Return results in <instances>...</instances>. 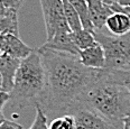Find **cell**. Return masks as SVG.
<instances>
[{"instance_id":"7","label":"cell","mask_w":130,"mask_h":129,"mask_svg":"<svg viewBox=\"0 0 130 129\" xmlns=\"http://www.w3.org/2000/svg\"><path fill=\"white\" fill-rule=\"evenodd\" d=\"M86 2L94 31H101L105 27L108 18L115 12L103 0H86Z\"/></svg>"},{"instance_id":"5","label":"cell","mask_w":130,"mask_h":129,"mask_svg":"<svg viewBox=\"0 0 130 129\" xmlns=\"http://www.w3.org/2000/svg\"><path fill=\"white\" fill-rule=\"evenodd\" d=\"M46 28V41H50L57 33L72 31L65 18L62 0H39Z\"/></svg>"},{"instance_id":"24","label":"cell","mask_w":130,"mask_h":129,"mask_svg":"<svg viewBox=\"0 0 130 129\" xmlns=\"http://www.w3.org/2000/svg\"><path fill=\"white\" fill-rule=\"evenodd\" d=\"M8 10H9V8H7L6 6H5L4 1H2V0H0V19H1V18H4L5 16H6V14L8 12Z\"/></svg>"},{"instance_id":"26","label":"cell","mask_w":130,"mask_h":129,"mask_svg":"<svg viewBox=\"0 0 130 129\" xmlns=\"http://www.w3.org/2000/svg\"><path fill=\"white\" fill-rule=\"evenodd\" d=\"M0 91H2V77H1V74H0Z\"/></svg>"},{"instance_id":"8","label":"cell","mask_w":130,"mask_h":129,"mask_svg":"<svg viewBox=\"0 0 130 129\" xmlns=\"http://www.w3.org/2000/svg\"><path fill=\"white\" fill-rule=\"evenodd\" d=\"M20 62V60L11 57L7 54H2L0 56V74L2 77V91L4 92H11Z\"/></svg>"},{"instance_id":"11","label":"cell","mask_w":130,"mask_h":129,"mask_svg":"<svg viewBox=\"0 0 130 129\" xmlns=\"http://www.w3.org/2000/svg\"><path fill=\"white\" fill-rule=\"evenodd\" d=\"M80 61L86 68L94 70H104L105 69V56L103 48L99 44L94 47L88 48L84 51H80Z\"/></svg>"},{"instance_id":"20","label":"cell","mask_w":130,"mask_h":129,"mask_svg":"<svg viewBox=\"0 0 130 129\" xmlns=\"http://www.w3.org/2000/svg\"><path fill=\"white\" fill-rule=\"evenodd\" d=\"M0 129H24V127L16 121H11V120L6 119L0 125Z\"/></svg>"},{"instance_id":"1","label":"cell","mask_w":130,"mask_h":129,"mask_svg":"<svg viewBox=\"0 0 130 129\" xmlns=\"http://www.w3.org/2000/svg\"><path fill=\"white\" fill-rule=\"evenodd\" d=\"M37 51L45 70V88L35 106H39L47 118L70 115L101 70L86 68L80 57L67 53L42 46Z\"/></svg>"},{"instance_id":"3","label":"cell","mask_w":130,"mask_h":129,"mask_svg":"<svg viewBox=\"0 0 130 129\" xmlns=\"http://www.w3.org/2000/svg\"><path fill=\"white\" fill-rule=\"evenodd\" d=\"M45 88V70L37 48L20 62L10 94V107L24 109L37 103Z\"/></svg>"},{"instance_id":"6","label":"cell","mask_w":130,"mask_h":129,"mask_svg":"<svg viewBox=\"0 0 130 129\" xmlns=\"http://www.w3.org/2000/svg\"><path fill=\"white\" fill-rule=\"evenodd\" d=\"M70 115L74 117L75 129H123V122L112 121L86 107H77Z\"/></svg>"},{"instance_id":"15","label":"cell","mask_w":130,"mask_h":129,"mask_svg":"<svg viewBox=\"0 0 130 129\" xmlns=\"http://www.w3.org/2000/svg\"><path fill=\"white\" fill-rule=\"evenodd\" d=\"M69 1L71 2V5L74 7L75 11L77 12L81 24H82V28L85 29V30L91 31V33H94V28L90 19V14H89V7L86 0H69Z\"/></svg>"},{"instance_id":"22","label":"cell","mask_w":130,"mask_h":129,"mask_svg":"<svg viewBox=\"0 0 130 129\" xmlns=\"http://www.w3.org/2000/svg\"><path fill=\"white\" fill-rule=\"evenodd\" d=\"M108 5H119L121 7H130V0H103Z\"/></svg>"},{"instance_id":"16","label":"cell","mask_w":130,"mask_h":129,"mask_svg":"<svg viewBox=\"0 0 130 129\" xmlns=\"http://www.w3.org/2000/svg\"><path fill=\"white\" fill-rule=\"evenodd\" d=\"M62 4H63V8H64L65 18H66L67 24H69L71 30L76 31L82 29V24H81L80 17H78L77 12L75 11L74 7L71 5V2L69 0H62Z\"/></svg>"},{"instance_id":"12","label":"cell","mask_w":130,"mask_h":129,"mask_svg":"<svg viewBox=\"0 0 130 129\" xmlns=\"http://www.w3.org/2000/svg\"><path fill=\"white\" fill-rule=\"evenodd\" d=\"M105 27L113 36H123L130 33V17L122 12H115L108 18Z\"/></svg>"},{"instance_id":"9","label":"cell","mask_w":130,"mask_h":129,"mask_svg":"<svg viewBox=\"0 0 130 129\" xmlns=\"http://www.w3.org/2000/svg\"><path fill=\"white\" fill-rule=\"evenodd\" d=\"M32 51L34 48L25 44L19 38V36H15V35H5L4 36V43L1 47L2 54H7L11 57L23 61L31 54Z\"/></svg>"},{"instance_id":"27","label":"cell","mask_w":130,"mask_h":129,"mask_svg":"<svg viewBox=\"0 0 130 129\" xmlns=\"http://www.w3.org/2000/svg\"><path fill=\"white\" fill-rule=\"evenodd\" d=\"M1 55H2V53H1V52H0V56H1Z\"/></svg>"},{"instance_id":"19","label":"cell","mask_w":130,"mask_h":129,"mask_svg":"<svg viewBox=\"0 0 130 129\" xmlns=\"http://www.w3.org/2000/svg\"><path fill=\"white\" fill-rule=\"evenodd\" d=\"M109 71L111 75L113 76V79L116 81H118L120 84H122L130 93V70H127V71H112V70H109Z\"/></svg>"},{"instance_id":"23","label":"cell","mask_w":130,"mask_h":129,"mask_svg":"<svg viewBox=\"0 0 130 129\" xmlns=\"http://www.w3.org/2000/svg\"><path fill=\"white\" fill-rule=\"evenodd\" d=\"M9 101H10V94L9 93L4 92V91H0V110H2L4 106Z\"/></svg>"},{"instance_id":"13","label":"cell","mask_w":130,"mask_h":129,"mask_svg":"<svg viewBox=\"0 0 130 129\" xmlns=\"http://www.w3.org/2000/svg\"><path fill=\"white\" fill-rule=\"evenodd\" d=\"M17 10L9 9L4 18L0 19V34L19 36L18 31V17Z\"/></svg>"},{"instance_id":"25","label":"cell","mask_w":130,"mask_h":129,"mask_svg":"<svg viewBox=\"0 0 130 129\" xmlns=\"http://www.w3.org/2000/svg\"><path fill=\"white\" fill-rule=\"evenodd\" d=\"M122 122H123V129H130V112L123 118Z\"/></svg>"},{"instance_id":"10","label":"cell","mask_w":130,"mask_h":129,"mask_svg":"<svg viewBox=\"0 0 130 129\" xmlns=\"http://www.w3.org/2000/svg\"><path fill=\"white\" fill-rule=\"evenodd\" d=\"M42 47L47 48V50H53L57 51L62 53H67L74 56L80 55V51L75 46L74 42L72 38V31H61L57 33L55 36L50 41H46Z\"/></svg>"},{"instance_id":"17","label":"cell","mask_w":130,"mask_h":129,"mask_svg":"<svg viewBox=\"0 0 130 129\" xmlns=\"http://www.w3.org/2000/svg\"><path fill=\"white\" fill-rule=\"evenodd\" d=\"M50 129H75V120L72 115L55 118L50 123Z\"/></svg>"},{"instance_id":"14","label":"cell","mask_w":130,"mask_h":129,"mask_svg":"<svg viewBox=\"0 0 130 129\" xmlns=\"http://www.w3.org/2000/svg\"><path fill=\"white\" fill-rule=\"evenodd\" d=\"M72 38L75 46L78 48V51H84L98 45L94 34L83 28L76 31H72Z\"/></svg>"},{"instance_id":"21","label":"cell","mask_w":130,"mask_h":129,"mask_svg":"<svg viewBox=\"0 0 130 129\" xmlns=\"http://www.w3.org/2000/svg\"><path fill=\"white\" fill-rule=\"evenodd\" d=\"M5 4V6L9 9H15V10H19L20 6L23 5L24 0H2Z\"/></svg>"},{"instance_id":"2","label":"cell","mask_w":130,"mask_h":129,"mask_svg":"<svg viewBox=\"0 0 130 129\" xmlns=\"http://www.w3.org/2000/svg\"><path fill=\"white\" fill-rule=\"evenodd\" d=\"M77 107L93 109L112 121L122 122L130 112V93L104 69L82 93L75 108Z\"/></svg>"},{"instance_id":"18","label":"cell","mask_w":130,"mask_h":129,"mask_svg":"<svg viewBox=\"0 0 130 129\" xmlns=\"http://www.w3.org/2000/svg\"><path fill=\"white\" fill-rule=\"evenodd\" d=\"M47 121L48 118L45 115V112L40 109L39 106H36V116H35V119L29 129H50Z\"/></svg>"},{"instance_id":"4","label":"cell","mask_w":130,"mask_h":129,"mask_svg":"<svg viewBox=\"0 0 130 129\" xmlns=\"http://www.w3.org/2000/svg\"><path fill=\"white\" fill-rule=\"evenodd\" d=\"M98 44L103 48L105 69L112 71L130 70V33L123 36H111L94 31Z\"/></svg>"}]
</instances>
